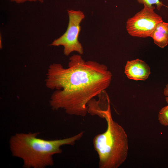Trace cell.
<instances>
[{
  "label": "cell",
  "instance_id": "6da1fadb",
  "mask_svg": "<svg viewBox=\"0 0 168 168\" xmlns=\"http://www.w3.org/2000/svg\"><path fill=\"white\" fill-rule=\"evenodd\" d=\"M112 78L105 65L86 61L78 54L70 58L66 68L59 63L51 64L45 85L56 90L51 96L50 105L53 110L63 109L68 114L84 117L88 113L89 102L105 91Z\"/></svg>",
  "mask_w": 168,
  "mask_h": 168
},
{
  "label": "cell",
  "instance_id": "7a4b0ae2",
  "mask_svg": "<svg viewBox=\"0 0 168 168\" xmlns=\"http://www.w3.org/2000/svg\"><path fill=\"white\" fill-rule=\"evenodd\" d=\"M40 133H16L9 140L12 155L23 161L24 168H45L54 165L53 156L61 154V147L74 145L80 139L84 132L63 139L47 140L38 138Z\"/></svg>",
  "mask_w": 168,
  "mask_h": 168
},
{
  "label": "cell",
  "instance_id": "8fae6325",
  "mask_svg": "<svg viewBox=\"0 0 168 168\" xmlns=\"http://www.w3.org/2000/svg\"><path fill=\"white\" fill-rule=\"evenodd\" d=\"M11 1H15L17 3H21L25 2L26 1H35L37 0H39L41 2H43L44 0H11Z\"/></svg>",
  "mask_w": 168,
  "mask_h": 168
},
{
  "label": "cell",
  "instance_id": "ba28073f",
  "mask_svg": "<svg viewBox=\"0 0 168 168\" xmlns=\"http://www.w3.org/2000/svg\"><path fill=\"white\" fill-rule=\"evenodd\" d=\"M138 3L143 5L149 8L155 9L156 6V8L160 10L162 7L164 5L162 2L160 0H137Z\"/></svg>",
  "mask_w": 168,
  "mask_h": 168
},
{
  "label": "cell",
  "instance_id": "5b68a950",
  "mask_svg": "<svg viewBox=\"0 0 168 168\" xmlns=\"http://www.w3.org/2000/svg\"><path fill=\"white\" fill-rule=\"evenodd\" d=\"M69 22L65 32L59 38L54 40L51 44L54 46H63V53L66 56L69 55L73 51L79 54L83 53V49L78 40L81 30L80 24L84 19L85 15L80 11L68 10Z\"/></svg>",
  "mask_w": 168,
  "mask_h": 168
},
{
  "label": "cell",
  "instance_id": "7c38bea8",
  "mask_svg": "<svg viewBox=\"0 0 168 168\" xmlns=\"http://www.w3.org/2000/svg\"><path fill=\"white\" fill-rule=\"evenodd\" d=\"M167 0L168 1V0Z\"/></svg>",
  "mask_w": 168,
  "mask_h": 168
},
{
  "label": "cell",
  "instance_id": "8992f818",
  "mask_svg": "<svg viewBox=\"0 0 168 168\" xmlns=\"http://www.w3.org/2000/svg\"><path fill=\"white\" fill-rule=\"evenodd\" d=\"M124 73L130 79L144 81L149 77L151 71L150 68L144 61L136 59L127 61Z\"/></svg>",
  "mask_w": 168,
  "mask_h": 168
},
{
  "label": "cell",
  "instance_id": "9c48e42d",
  "mask_svg": "<svg viewBox=\"0 0 168 168\" xmlns=\"http://www.w3.org/2000/svg\"><path fill=\"white\" fill-rule=\"evenodd\" d=\"M158 119L161 124L168 126V105L160 110L158 115Z\"/></svg>",
  "mask_w": 168,
  "mask_h": 168
},
{
  "label": "cell",
  "instance_id": "52a82bcc",
  "mask_svg": "<svg viewBox=\"0 0 168 168\" xmlns=\"http://www.w3.org/2000/svg\"><path fill=\"white\" fill-rule=\"evenodd\" d=\"M151 37L158 47L161 48L166 47L168 44V23L163 21L159 23Z\"/></svg>",
  "mask_w": 168,
  "mask_h": 168
},
{
  "label": "cell",
  "instance_id": "3957f363",
  "mask_svg": "<svg viewBox=\"0 0 168 168\" xmlns=\"http://www.w3.org/2000/svg\"><path fill=\"white\" fill-rule=\"evenodd\" d=\"M96 114L105 119L107 123L105 131L96 135L93 139L94 147L99 158V167L118 168L127 157V135L123 128L113 120L110 105L98 109Z\"/></svg>",
  "mask_w": 168,
  "mask_h": 168
},
{
  "label": "cell",
  "instance_id": "30bf717a",
  "mask_svg": "<svg viewBox=\"0 0 168 168\" xmlns=\"http://www.w3.org/2000/svg\"><path fill=\"white\" fill-rule=\"evenodd\" d=\"M164 95L166 96V100L168 104V84L166 85V87L164 89Z\"/></svg>",
  "mask_w": 168,
  "mask_h": 168
},
{
  "label": "cell",
  "instance_id": "277c9868",
  "mask_svg": "<svg viewBox=\"0 0 168 168\" xmlns=\"http://www.w3.org/2000/svg\"><path fill=\"white\" fill-rule=\"evenodd\" d=\"M154 10L144 6L142 9L128 18L126 24L128 34L134 37H151L156 25L163 21L162 17Z\"/></svg>",
  "mask_w": 168,
  "mask_h": 168
}]
</instances>
